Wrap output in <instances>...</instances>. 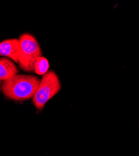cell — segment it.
<instances>
[{
  "label": "cell",
  "mask_w": 139,
  "mask_h": 156,
  "mask_svg": "<svg viewBox=\"0 0 139 156\" xmlns=\"http://www.w3.org/2000/svg\"><path fill=\"white\" fill-rule=\"evenodd\" d=\"M18 73L15 62L9 58H0V81H5Z\"/></svg>",
  "instance_id": "5"
},
{
  "label": "cell",
  "mask_w": 139,
  "mask_h": 156,
  "mask_svg": "<svg viewBox=\"0 0 139 156\" xmlns=\"http://www.w3.org/2000/svg\"><path fill=\"white\" fill-rule=\"evenodd\" d=\"M21 53L19 59L20 68L27 73H33L35 59L42 56V51L36 39L32 34L24 33L20 36Z\"/></svg>",
  "instance_id": "3"
},
{
  "label": "cell",
  "mask_w": 139,
  "mask_h": 156,
  "mask_svg": "<svg viewBox=\"0 0 139 156\" xmlns=\"http://www.w3.org/2000/svg\"><path fill=\"white\" fill-rule=\"evenodd\" d=\"M61 88L60 80L57 74L53 70H49L42 76L32 98L34 106L37 109L42 111L46 104L60 91Z\"/></svg>",
  "instance_id": "2"
},
{
  "label": "cell",
  "mask_w": 139,
  "mask_h": 156,
  "mask_svg": "<svg viewBox=\"0 0 139 156\" xmlns=\"http://www.w3.org/2000/svg\"><path fill=\"white\" fill-rule=\"evenodd\" d=\"M40 82V78L36 76L18 73L3 81L1 89L6 98L23 101L33 98Z\"/></svg>",
  "instance_id": "1"
},
{
  "label": "cell",
  "mask_w": 139,
  "mask_h": 156,
  "mask_svg": "<svg viewBox=\"0 0 139 156\" xmlns=\"http://www.w3.org/2000/svg\"><path fill=\"white\" fill-rule=\"evenodd\" d=\"M49 64L48 60L43 56L38 57L33 64V73L38 75L43 76L49 71Z\"/></svg>",
  "instance_id": "6"
},
{
  "label": "cell",
  "mask_w": 139,
  "mask_h": 156,
  "mask_svg": "<svg viewBox=\"0 0 139 156\" xmlns=\"http://www.w3.org/2000/svg\"><path fill=\"white\" fill-rule=\"evenodd\" d=\"M20 53L21 44L19 39H8L0 43V56L18 64Z\"/></svg>",
  "instance_id": "4"
}]
</instances>
